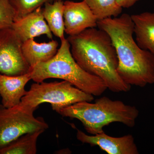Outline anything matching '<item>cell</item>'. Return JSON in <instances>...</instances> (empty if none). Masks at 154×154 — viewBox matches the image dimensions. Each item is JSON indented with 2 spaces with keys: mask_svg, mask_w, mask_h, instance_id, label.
I'll list each match as a JSON object with an SVG mask.
<instances>
[{
  "mask_svg": "<svg viewBox=\"0 0 154 154\" xmlns=\"http://www.w3.org/2000/svg\"><path fill=\"white\" fill-rule=\"evenodd\" d=\"M22 44L12 28L0 30V73L17 76L30 72L22 54Z\"/></svg>",
  "mask_w": 154,
  "mask_h": 154,
  "instance_id": "7",
  "label": "cell"
},
{
  "mask_svg": "<svg viewBox=\"0 0 154 154\" xmlns=\"http://www.w3.org/2000/svg\"><path fill=\"white\" fill-rule=\"evenodd\" d=\"M12 28L22 43L42 35H46L50 39L53 38V33L44 19L41 7L14 22Z\"/></svg>",
  "mask_w": 154,
  "mask_h": 154,
  "instance_id": "10",
  "label": "cell"
},
{
  "mask_svg": "<svg viewBox=\"0 0 154 154\" xmlns=\"http://www.w3.org/2000/svg\"><path fill=\"white\" fill-rule=\"evenodd\" d=\"M85 2L98 21L109 18L118 17L122 8L116 0H82Z\"/></svg>",
  "mask_w": 154,
  "mask_h": 154,
  "instance_id": "16",
  "label": "cell"
},
{
  "mask_svg": "<svg viewBox=\"0 0 154 154\" xmlns=\"http://www.w3.org/2000/svg\"><path fill=\"white\" fill-rule=\"evenodd\" d=\"M15 12L9 0H0V30L12 28Z\"/></svg>",
  "mask_w": 154,
  "mask_h": 154,
  "instance_id": "18",
  "label": "cell"
},
{
  "mask_svg": "<svg viewBox=\"0 0 154 154\" xmlns=\"http://www.w3.org/2000/svg\"><path fill=\"white\" fill-rule=\"evenodd\" d=\"M97 27L111 38L118 57L117 72L125 82L141 88L154 84V55L134 39L131 16L124 14L99 20Z\"/></svg>",
  "mask_w": 154,
  "mask_h": 154,
  "instance_id": "1",
  "label": "cell"
},
{
  "mask_svg": "<svg viewBox=\"0 0 154 154\" xmlns=\"http://www.w3.org/2000/svg\"><path fill=\"white\" fill-rule=\"evenodd\" d=\"M30 80V71L17 76L0 73V96L3 107L10 108L19 105L27 91L25 86Z\"/></svg>",
  "mask_w": 154,
  "mask_h": 154,
  "instance_id": "11",
  "label": "cell"
},
{
  "mask_svg": "<svg viewBox=\"0 0 154 154\" xmlns=\"http://www.w3.org/2000/svg\"><path fill=\"white\" fill-rule=\"evenodd\" d=\"M15 12L14 21H17L47 3L63 0H9Z\"/></svg>",
  "mask_w": 154,
  "mask_h": 154,
  "instance_id": "17",
  "label": "cell"
},
{
  "mask_svg": "<svg viewBox=\"0 0 154 154\" xmlns=\"http://www.w3.org/2000/svg\"><path fill=\"white\" fill-rule=\"evenodd\" d=\"M34 110L19 105L7 108L0 105V149L27 133L48 128L42 117H36Z\"/></svg>",
  "mask_w": 154,
  "mask_h": 154,
  "instance_id": "6",
  "label": "cell"
},
{
  "mask_svg": "<svg viewBox=\"0 0 154 154\" xmlns=\"http://www.w3.org/2000/svg\"><path fill=\"white\" fill-rule=\"evenodd\" d=\"M64 2L57 1L45 4L42 14L47 25L53 34L60 38L64 39V24L63 19Z\"/></svg>",
  "mask_w": 154,
  "mask_h": 154,
  "instance_id": "14",
  "label": "cell"
},
{
  "mask_svg": "<svg viewBox=\"0 0 154 154\" xmlns=\"http://www.w3.org/2000/svg\"><path fill=\"white\" fill-rule=\"evenodd\" d=\"M77 139L83 143L91 146H98L108 154H138V149L132 135H125L121 137L110 136L105 132L88 135L77 129Z\"/></svg>",
  "mask_w": 154,
  "mask_h": 154,
  "instance_id": "8",
  "label": "cell"
},
{
  "mask_svg": "<svg viewBox=\"0 0 154 154\" xmlns=\"http://www.w3.org/2000/svg\"><path fill=\"white\" fill-rule=\"evenodd\" d=\"M61 42L60 47L52 58L30 68L31 79L41 83L47 79H60L87 94L102 95L107 89L104 81L90 74L78 64L72 55L67 38Z\"/></svg>",
  "mask_w": 154,
  "mask_h": 154,
  "instance_id": "4",
  "label": "cell"
},
{
  "mask_svg": "<svg viewBox=\"0 0 154 154\" xmlns=\"http://www.w3.org/2000/svg\"><path fill=\"white\" fill-rule=\"evenodd\" d=\"M58 45L56 40L39 43L31 38L22 43V54L30 68L33 67L52 58L57 52Z\"/></svg>",
  "mask_w": 154,
  "mask_h": 154,
  "instance_id": "13",
  "label": "cell"
},
{
  "mask_svg": "<svg viewBox=\"0 0 154 154\" xmlns=\"http://www.w3.org/2000/svg\"><path fill=\"white\" fill-rule=\"evenodd\" d=\"M118 5L122 8H129L140 0H116Z\"/></svg>",
  "mask_w": 154,
  "mask_h": 154,
  "instance_id": "19",
  "label": "cell"
},
{
  "mask_svg": "<svg viewBox=\"0 0 154 154\" xmlns=\"http://www.w3.org/2000/svg\"><path fill=\"white\" fill-rule=\"evenodd\" d=\"M73 57L90 74L103 80L107 89L115 93L127 92L126 84L117 71L118 60L111 38L104 30L90 28L67 38Z\"/></svg>",
  "mask_w": 154,
  "mask_h": 154,
  "instance_id": "2",
  "label": "cell"
},
{
  "mask_svg": "<svg viewBox=\"0 0 154 154\" xmlns=\"http://www.w3.org/2000/svg\"><path fill=\"white\" fill-rule=\"evenodd\" d=\"M65 32L69 36L77 35L90 28L97 27L98 19L85 2H64Z\"/></svg>",
  "mask_w": 154,
  "mask_h": 154,
  "instance_id": "9",
  "label": "cell"
},
{
  "mask_svg": "<svg viewBox=\"0 0 154 154\" xmlns=\"http://www.w3.org/2000/svg\"><path fill=\"white\" fill-rule=\"evenodd\" d=\"M45 131L27 133L0 149V154H36L38 137Z\"/></svg>",
  "mask_w": 154,
  "mask_h": 154,
  "instance_id": "15",
  "label": "cell"
},
{
  "mask_svg": "<svg viewBox=\"0 0 154 154\" xmlns=\"http://www.w3.org/2000/svg\"><path fill=\"white\" fill-rule=\"evenodd\" d=\"M131 16L137 43L154 55V13L146 12Z\"/></svg>",
  "mask_w": 154,
  "mask_h": 154,
  "instance_id": "12",
  "label": "cell"
},
{
  "mask_svg": "<svg viewBox=\"0 0 154 154\" xmlns=\"http://www.w3.org/2000/svg\"><path fill=\"white\" fill-rule=\"evenodd\" d=\"M56 112L64 117L79 120L87 132L96 135L104 132V127L113 122H120L133 127L139 111L134 106L106 96L96 99L94 103L82 102L60 108Z\"/></svg>",
  "mask_w": 154,
  "mask_h": 154,
  "instance_id": "3",
  "label": "cell"
},
{
  "mask_svg": "<svg viewBox=\"0 0 154 154\" xmlns=\"http://www.w3.org/2000/svg\"><path fill=\"white\" fill-rule=\"evenodd\" d=\"M94 96L85 93L66 81L34 83L26 91L20 105L35 111L43 103H49L56 111L63 107L82 102H91Z\"/></svg>",
  "mask_w": 154,
  "mask_h": 154,
  "instance_id": "5",
  "label": "cell"
}]
</instances>
